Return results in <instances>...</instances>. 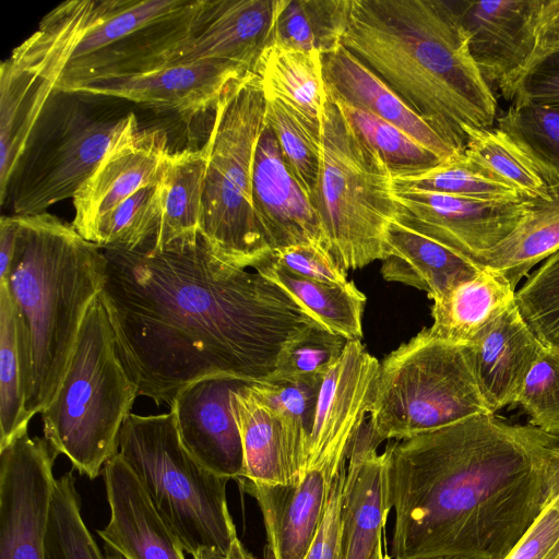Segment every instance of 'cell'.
Returning <instances> with one entry per match:
<instances>
[{"instance_id":"6da1fadb","label":"cell","mask_w":559,"mask_h":559,"mask_svg":"<svg viewBox=\"0 0 559 559\" xmlns=\"http://www.w3.org/2000/svg\"><path fill=\"white\" fill-rule=\"evenodd\" d=\"M102 249L119 358L138 395L157 405L209 376L271 378L283 347L317 321L257 271L219 260L202 236L163 250Z\"/></svg>"},{"instance_id":"7a4b0ae2","label":"cell","mask_w":559,"mask_h":559,"mask_svg":"<svg viewBox=\"0 0 559 559\" xmlns=\"http://www.w3.org/2000/svg\"><path fill=\"white\" fill-rule=\"evenodd\" d=\"M559 437L496 414L389 442L393 559H503L551 493Z\"/></svg>"},{"instance_id":"3957f363","label":"cell","mask_w":559,"mask_h":559,"mask_svg":"<svg viewBox=\"0 0 559 559\" xmlns=\"http://www.w3.org/2000/svg\"><path fill=\"white\" fill-rule=\"evenodd\" d=\"M342 45L457 154L466 129L497 119L495 93L449 0H352Z\"/></svg>"},{"instance_id":"277c9868","label":"cell","mask_w":559,"mask_h":559,"mask_svg":"<svg viewBox=\"0 0 559 559\" xmlns=\"http://www.w3.org/2000/svg\"><path fill=\"white\" fill-rule=\"evenodd\" d=\"M15 217L14 258L0 284L7 285L28 340L31 419L59 388L87 308L103 290L107 260L100 247L50 213Z\"/></svg>"},{"instance_id":"5b68a950","label":"cell","mask_w":559,"mask_h":559,"mask_svg":"<svg viewBox=\"0 0 559 559\" xmlns=\"http://www.w3.org/2000/svg\"><path fill=\"white\" fill-rule=\"evenodd\" d=\"M136 396L99 293L84 316L59 388L40 412L44 438L57 456L95 479L118 454L120 430Z\"/></svg>"},{"instance_id":"8992f818","label":"cell","mask_w":559,"mask_h":559,"mask_svg":"<svg viewBox=\"0 0 559 559\" xmlns=\"http://www.w3.org/2000/svg\"><path fill=\"white\" fill-rule=\"evenodd\" d=\"M321 164L311 202L328 250L346 271L383 259L384 241L401 212L392 174L326 91Z\"/></svg>"},{"instance_id":"52a82bcc","label":"cell","mask_w":559,"mask_h":559,"mask_svg":"<svg viewBox=\"0 0 559 559\" xmlns=\"http://www.w3.org/2000/svg\"><path fill=\"white\" fill-rule=\"evenodd\" d=\"M116 97L55 90L8 185L14 215L73 198L104 157L139 130Z\"/></svg>"},{"instance_id":"ba28073f","label":"cell","mask_w":559,"mask_h":559,"mask_svg":"<svg viewBox=\"0 0 559 559\" xmlns=\"http://www.w3.org/2000/svg\"><path fill=\"white\" fill-rule=\"evenodd\" d=\"M204 144L206 174L201 236L223 262L254 269L271 255L252 205V168L264 124L260 78L248 73L227 84L214 107Z\"/></svg>"},{"instance_id":"9c48e42d","label":"cell","mask_w":559,"mask_h":559,"mask_svg":"<svg viewBox=\"0 0 559 559\" xmlns=\"http://www.w3.org/2000/svg\"><path fill=\"white\" fill-rule=\"evenodd\" d=\"M119 454L187 554L201 548L228 554L238 537L226 497L230 479L211 472L187 451L170 412L131 413L120 430Z\"/></svg>"},{"instance_id":"30bf717a","label":"cell","mask_w":559,"mask_h":559,"mask_svg":"<svg viewBox=\"0 0 559 559\" xmlns=\"http://www.w3.org/2000/svg\"><path fill=\"white\" fill-rule=\"evenodd\" d=\"M486 414L465 345L425 329L379 364L366 423L380 444Z\"/></svg>"},{"instance_id":"8fae6325","label":"cell","mask_w":559,"mask_h":559,"mask_svg":"<svg viewBox=\"0 0 559 559\" xmlns=\"http://www.w3.org/2000/svg\"><path fill=\"white\" fill-rule=\"evenodd\" d=\"M190 0H73L40 21L9 60L51 81L68 63L96 53L183 9Z\"/></svg>"},{"instance_id":"7c38bea8","label":"cell","mask_w":559,"mask_h":559,"mask_svg":"<svg viewBox=\"0 0 559 559\" xmlns=\"http://www.w3.org/2000/svg\"><path fill=\"white\" fill-rule=\"evenodd\" d=\"M275 2L199 0L185 37L134 72L193 62H218L255 73L261 56L272 44Z\"/></svg>"},{"instance_id":"4fadbf2b","label":"cell","mask_w":559,"mask_h":559,"mask_svg":"<svg viewBox=\"0 0 559 559\" xmlns=\"http://www.w3.org/2000/svg\"><path fill=\"white\" fill-rule=\"evenodd\" d=\"M56 457L28 432L0 450V559H46Z\"/></svg>"},{"instance_id":"5bb4252c","label":"cell","mask_w":559,"mask_h":559,"mask_svg":"<svg viewBox=\"0 0 559 559\" xmlns=\"http://www.w3.org/2000/svg\"><path fill=\"white\" fill-rule=\"evenodd\" d=\"M486 82L514 103L535 67L538 0L451 1Z\"/></svg>"},{"instance_id":"9a60e30c","label":"cell","mask_w":559,"mask_h":559,"mask_svg":"<svg viewBox=\"0 0 559 559\" xmlns=\"http://www.w3.org/2000/svg\"><path fill=\"white\" fill-rule=\"evenodd\" d=\"M397 222L475 261L521 223L531 200L488 202L424 191H396Z\"/></svg>"},{"instance_id":"2e32d148","label":"cell","mask_w":559,"mask_h":559,"mask_svg":"<svg viewBox=\"0 0 559 559\" xmlns=\"http://www.w3.org/2000/svg\"><path fill=\"white\" fill-rule=\"evenodd\" d=\"M348 455L322 454L290 484L267 485L238 478L258 503L269 559H305L324 518L331 492Z\"/></svg>"},{"instance_id":"e0dca14e","label":"cell","mask_w":559,"mask_h":559,"mask_svg":"<svg viewBox=\"0 0 559 559\" xmlns=\"http://www.w3.org/2000/svg\"><path fill=\"white\" fill-rule=\"evenodd\" d=\"M248 73L218 62H193L159 69L56 82L57 91L116 97L174 111L186 119L214 109L227 84Z\"/></svg>"},{"instance_id":"ac0fdd59","label":"cell","mask_w":559,"mask_h":559,"mask_svg":"<svg viewBox=\"0 0 559 559\" xmlns=\"http://www.w3.org/2000/svg\"><path fill=\"white\" fill-rule=\"evenodd\" d=\"M242 383L224 374L200 378L179 390L169 405L187 451L211 472L235 480L245 468L230 394Z\"/></svg>"},{"instance_id":"d6986e66","label":"cell","mask_w":559,"mask_h":559,"mask_svg":"<svg viewBox=\"0 0 559 559\" xmlns=\"http://www.w3.org/2000/svg\"><path fill=\"white\" fill-rule=\"evenodd\" d=\"M252 205L271 252L302 243L328 250L316 209L288 168L265 118L253 158Z\"/></svg>"},{"instance_id":"ffe728a7","label":"cell","mask_w":559,"mask_h":559,"mask_svg":"<svg viewBox=\"0 0 559 559\" xmlns=\"http://www.w3.org/2000/svg\"><path fill=\"white\" fill-rule=\"evenodd\" d=\"M103 476L110 518L96 533L106 559H187L181 540L119 452L105 464Z\"/></svg>"},{"instance_id":"44dd1931","label":"cell","mask_w":559,"mask_h":559,"mask_svg":"<svg viewBox=\"0 0 559 559\" xmlns=\"http://www.w3.org/2000/svg\"><path fill=\"white\" fill-rule=\"evenodd\" d=\"M170 154L163 129H139L119 143L72 198V226L87 239L103 215L142 188L163 181Z\"/></svg>"},{"instance_id":"7402d4cb","label":"cell","mask_w":559,"mask_h":559,"mask_svg":"<svg viewBox=\"0 0 559 559\" xmlns=\"http://www.w3.org/2000/svg\"><path fill=\"white\" fill-rule=\"evenodd\" d=\"M230 405L242 443V478L267 485L294 483L306 466L309 441L267 406L250 383L233 390Z\"/></svg>"},{"instance_id":"603a6c76","label":"cell","mask_w":559,"mask_h":559,"mask_svg":"<svg viewBox=\"0 0 559 559\" xmlns=\"http://www.w3.org/2000/svg\"><path fill=\"white\" fill-rule=\"evenodd\" d=\"M465 347L483 397L496 414L515 404L544 346L514 304Z\"/></svg>"},{"instance_id":"cb8c5ba5","label":"cell","mask_w":559,"mask_h":559,"mask_svg":"<svg viewBox=\"0 0 559 559\" xmlns=\"http://www.w3.org/2000/svg\"><path fill=\"white\" fill-rule=\"evenodd\" d=\"M326 91L337 100L392 123L442 160L455 153L380 76L343 45L322 56Z\"/></svg>"},{"instance_id":"d4e9b609","label":"cell","mask_w":559,"mask_h":559,"mask_svg":"<svg viewBox=\"0 0 559 559\" xmlns=\"http://www.w3.org/2000/svg\"><path fill=\"white\" fill-rule=\"evenodd\" d=\"M480 270L469 258L397 222L386 233L383 278L425 290L431 300Z\"/></svg>"},{"instance_id":"484cf974","label":"cell","mask_w":559,"mask_h":559,"mask_svg":"<svg viewBox=\"0 0 559 559\" xmlns=\"http://www.w3.org/2000/svg\"><path fill=\"white\" fill-rule=\"evenodd\" d=\"M432 301L430 334L465 345L515 304V289L500 274L481 267Z\"/></svg>"},{"instance_id":"4316f807","label":"cell","mask_w":559,"mask_h":559,"mask_svg":"<svg viewBox=\"0 0 559 559\" xmlns=\"http://www.w3.org/2000/svg\"><path fill=\"white\" fill-rule=\"evenodd\" d=\"M322 56L271 44L255 70L265 97L282 102L319 136L326 95Z\"/></svg>"},{"instance_id":"83f0119b","label":"cell","mask_w":559,"mask_h":559,"mask_svg":"<svg viewBox=\"0 0 559 559\" xmlns=\"http://www.w3.org/2000/svg\"><path fill=\"white\" fill-rule=\"evenodd\" d=\"M464 154L524 199L548 195L559 173L515 134L500 128L466 129Z\"/></svg>"},{"instance_id":"f1b7e54d","label":"cell","mask_w":559,"mask_h":559,"mask_svg":"<svg viewBox=\"0 0 559 559\" xmlns=\"http://www.w3.org/2000/svg\"><path fill=\"white\" fill-rule=\"evenodd\" d=\"M206 153H171L162 186V215L152 248L163 250L195 242L201 236Z\"/></svg>"},{"instance_id":"f546056e","label":"cell","mask_w":559,"mask_h":559,"mask_svg":"<svg viewBox=\"0 0 559 559\" xmlns=\"http://www.w3.org/2000/svg\"><path fill=\"white\" fill-rule=\"evenodd\" d=\"M53 84L14 66L0 67V201L40 114L53 93Z\"/></svg>"},{"instance_id":"4dcf8cb0","label":"cell","mask_w":559,"mask_h":559,"mask_svg":"<svg viewBox=\"0 0 559 559\" xmlns=\"http://www.w3.org/2000/svg\"><path fill=\"white\" fill-rule=\"evenodd\" d=\"M559 250V182L548 195L531 200L516 228L474 262L504 277L513 289L539 262Z\"/></svg>"},{"instance_id":"1f68e13d","label":"cell","mask_w":559,"mask_h":559,"mask_svg":"<svg viewBox=\"0 0 559 559\" xmlns=\"http://www.w3.org/2000/svg\"><path fill=\"white\" fill-rule=\"evenodd\" d=\"M29 345L5 284H0V450L27 432Z\"/></svg>"},{"instance_id":"d6a6232c","label":"cell","mask_w":559,"mask_h":559,"mask_svg":"<svg viewBox=\"0 0 559 559\" xmlns=\"http://www.w3.org/2000/svg\"><path fill=\"white\" fill-rule=\"evenodd\" d=\"M254 271L285 290L326 329L348 341H361L366 296L353 282L340 285L305 278L278 266L270 258Z\"/></svg>"},{"instance_id":"836d02e7","label":"cell","mask_w":559,"mask_h":559,"mask_svg":"<svg viewBox=\"0 0 559 559\" xmlns=\"http://www.w3.org/2000/svg\"><path fill=\"white\" fill-rule=\"evenodd\" d=\"M352 0H276L272 44L329 53L342 45Z\"/></svg>"},{"instance_id":"e575fe53","label":"cell","mask_w":559,"mask_h":559,"mask_svg":"<svg viewBox=\"0 0 559 559\" xmlns=\"http://www.w3.org/2000/svg\"><path fill=\"white\" fill-rule=\"evenodd\" d=\"M396 191H424L488 202H515L524 198L469 159L456 154L416 173L392 176Z\"/></svg>"},{"instance_id":"d590c367","label":"cell","mask_w":559,"mask_h":559,"mask_svg":"<svg viewBox=\"0 0 559 559\" xmlns=\"http://www.w3.org/2000/svg\"><path fill=\"white\" fill-rule=\"evenodd\" d=\"M75 477L56 478L47 531L46 559H106L82 518Z\"/></svg>"},{"instance_id":"8d00e7d4","label":"cell","mask_w":559,"mask_h":559,"mask_svg":"<svg viewBox=\"0 0 559 559\" xmlns=\"http://www.w3.org/2000/svg\"><path fill=\"white\" fill-rule=\"evenodd\" d=\"M160 183L142 188L103 215L86 240L129 250L154 241L162 215Z\"/></svg>"},{"instance_id":"74e56055","label":"cell","mask_w":559,"mask_h":559,"mask_svg":"<svg viewBox=\"0 0 559 559\" xmlns=\"http://www.w3.org/2000/svg\"><path fill=\"white\" fill-rule=\"evenodd\" d=\"M334 99L357 133L380 155L392 176L421 171L443 162L392 123Z\"/></svg>"},{"instance_id":"f35d334b","label":"cell","mask_w":559,"mask_h":559,"mask_svg":"<svg viewBox=\"0 0 559 559\" xmlns=\"http://www.w3.org/2000/svg\"><path fill=\"white\" fill-rule=\"evenodd\" d=\"M265 123L274 132L288 168L311 200L320 171L321 136L282 102L271 97H265Z\"/></svg>"},{"instance_id":"ab89813d","label":"cell","mask_w":559,"mask_h":559,"mask_svg":"<svg viewBox=\"0 0 559 559\" xmlns=\"http://www.w3.org/2000/svg\"><path fill=\"white\" fill-rule=\"evenodd\" d=\"M515 305L539 343L559 352V250L526 276Z\"/></svg>"},{"instance_id":"60d3db41","label":"cell","mask_w":559,"mask_h":559,"mask_svg":"<svg viewBox=\"0 0 559 559\" xmlns=\"http://www.w3.org/2000/svg\"><path fill=\"white\" fill-rule=\"evenodd\" d=\"M347 342L316 321L283 347L272 377H324L343 354Z\"/></svg>"},{"instance_id":"b9f144b4","label":"cell","mask_w":559,"mask_h":559,"mask_svg":"<svg viewBox=\"0 0 559 559\" xmlns=\"http://www.w3.org/2000/svg\"><path fill=\"white\" fill-rule=\"evenodd\" d=\"M322 380L323 377H271L250 386L286 424L310 441Z\"/></svg>"},{"instance_id":"7bdbcfd3","label":"cell","mask_w":559,"mask_h":559,"mask_svg":"<svg viewBox=\"0 0 559 559\" xmlns=\"http://www.w3.org/2000/svg\"><path fill=\"white\" fill-rule=\"evenodd\" d=\"M514 405L527 415L528 425L559 437V352L543 347Z\"/></svg>"},{"instance_id":"ee69618b","label":"cell","mask_w":559,"mask_h":559,"mask_svg":"<svg viewBox=\"0 0 559 559\" xmlns=\"http://www.w3.org/2000/svg\"><path fill=\"white\" fill-rule=\"evenodd\" d=\"M497 120L498 127L519 136L559 173V108L516 102Z\"/></svg>"},{"instance_id":"f6af8a7d","label":"cell","mask_w":559,"mask_h":559,"mask_svg":"<svg viewBox=\"0 0 559 559\" xmlns=\"http://www.w3.org/2000/svg\"><path fill=\"white\" fill-rule=\"evenodd\" d=\"M269 258L278 266L305 278L340 285L349 282L346 270L325 248L318 245L302 243L274 250Z\"/></svg>"},{"instance_id":"bcb514c9","label":"cell","mask_w":559,"mask_h":559,"mask_svg":"<svg viewBox=\"0 0 559 559\" xmlns=\"http://www.w3.org/2000/svg\"><path fill=\"white\" fill-rule=\"evenodd\" d=\"M503 559H559V499L552 492Z\"/></svg>"},{"instance_id":"7dc6e473","label":"cell","mask_w":559,"mask_h":559,"mask_svg":"<svg viewBox=\"0 0 559 559\" xmlns=\"http://www.w3.org/2000/svg\"><path fill=\"white\" fill-rule=\"evenodd\" d=\"M345 479L346 465L335 479L324 518L305 559H343Z\"/></svg>"},{"instance_id":"c3c4849f","label":"cell","mask_w":559,"mask_h":559,"mask_svg":"<svg viewBox=\"0 0 559 559\" xmlns=\"http://www.w3.org/2000/svg\"><path fill=\"white\" fill-rule=\"evenodd\" d=\"M516 102L559 108V55L546 58L530 73Z\"/></svg>"},{"instance_id":"681fc988","label":"cell","mask_w":559,"mask_h":559,"mask_svg":"<svg viewBox=\"0 0 559 559\" xmlns=\"http://www.w3.org/2000/svg\"><path fill=\"white\" fill-rule=\"evenodd\" d=\"M535 38L534 69L546 58L559 55V0H538Z\"/></svg>"},{"instance_id":"f907efd6","label":"cell","mask_w":559,"mask_h":559,"mask_svg":"<svg viewBox=\"0 0 559 559\" xmlns=\"http://www.w3.org/2000/svg\"><path fill=\"white\" fill-rule=\"evenodd\" d=\"M17 223L15 215L0 219V281L10 272L16 245Z\"/></svg>"},{"instance_id":"816d5d0a","label":"cell","mask_w":559,"mask_h":559,"mask_svg":"<svg viewBox=\"0 0 559 559\" xmlns=\"http://www.w3.org/2000/svg\"><path fill=\"white\" fill-rule=\"evenodd\" d=\"M192 557L193 559H229L227 555L212 548H201Z\"/></svg>"},{"instance_id":"f5cc1de1","label":"cell","mask_w":559,"mask_h":559,"mask_svg":"<svg viewBox=\"0 0 559 559\" xmlns=\"http://www.w3.org/2000/svg\"><path fill=\"white\" fill-rule=\"evenodd\" d=\"M231 548L236 552L238 559H257L251 552H249L245 548V546L242 545L238 537L234 540Z\"/></svg>"},{"instance_id":"db71d44e","label":"cell","mask_w":559,"mask_h":559,"mask_svg":"<svg viewBox=\"0 0 559 559\" xmlns=\"http://www.w3.org/2000/svg\"><path fill=\"white\" fill-rule=\"evenodd\" d=\"M384 538L378 544L371 559H390L388 554L385 552V543Z\"/></svg>"},{"instance_id":"11a10c76","label":"cell","mask_w":559,"mask_h":559,"mask_svg":"<svg viewBox=\"0 0 559 559\" xmlns=\"http://www.w3.org/2000/svg\"><path fill=\"white\" fill-rule=\"evenodd\" d=\"M557 455H558V457H559V447L557 448Z\"/></svg>"}]
</instances>
